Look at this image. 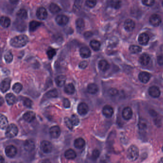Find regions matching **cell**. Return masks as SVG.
Here are the masks:
<instances>
[{"label":"cell","instance_id":"obj_1","mask_svg":"<svg viewBox=\"0 0 163 163\" xmlns=\"http://www.w3.org/2000/svg\"><path fill=\"white\" fill-rule=\"evenodd\" d=\"M28 40V37L25 34H21L12 38L10 41V44L14 47L20 48L26 45Z\"/></svg>","mask_w":163,"mask_h":163},{"label":"cell","instance_id":"obj_2","mask_svg":"<svg viewBox=\"0 0 163 163\" xmlns=\"http://www.w3.org/2000/svg\"><path fill=\"white\" fill-rule=\"evenodd\" d=\"M139 149L136 146L132 145L129 147L127 152V157L128 160L131 161L136 160L138 158Z\"/></svg>","mask_w":163,"mask_h":163},{"label":"cell","instance_id":"obj_3","mask_svg":"<svg viewBox=\"0 0 163 163\" xmlns=\"http://www.w3.org/2000/svg\"><path fill=\"white\" fill-rule=\"evenodd\" d=\"M18 127L14 123L9 125L6 128V135L8 138L15 137L18 134Z\"/></svg>","mask_w":163,"mask_h":163},{"label":"cell","instance_id":"obj_4","mask_svg":"<svg viewBox=\"0 0 163 163\" xmlns=\"http://www.w3.org/2000/svg\"><path fill=\"white\" fill-rule=\"evenodd\" d=\"M40 148L43 152L49 153L51 152L52 150V144L50 142L44 140L40 144Z\"/></svg>","mask_w":163,"mask_h":163},{"label":"cell","instance_id":"obj_5","mask_svg":"<svg viewBox=\"0 0 163 163\" xmlns=\"http://www.w3.org/2000/svg\"><path fill=\"white\" fill-rule=\"evenodd\" d=\"M5 152L6 155L10 158H13L17 155V150L16 147L13 145H8L6 148Z\"/></svg>","mask_w":163,"mask_h":163},{"label":"cell","instance_id":"obj_6","mask_svg":"<svg viewBox=\"0 0 163 163\" xmlns=\"http://www.w3.org/2000/svg\"><path fill=\"white\" fill-rule=\"evenodd\" d=\"M149 22L153 26H158L162 22L160 17L156 14H153L151 15L149 19Z\"/></svg>","mask_w":163,"mask_h":163},{"label":"cell","instance_id":"obj_7","mask_svg":"<svg viewBox=\"0 0 163 163\" xmlns=\"http://www.w3.org/2000/svg\"><path fill=\"white\" fill-rule=\"evenodd\" d=\"M50 135L53 138H58L61 134V130L59 126L57 125L52 126L50 130Z\"/></svg>","mask_w":163,"mask_h":163},{"label":"cell","instance_id":"obj_8","mask_svg":"<svg viewBox=\"0 0 163 163\" xmlns=\"http://www.w3.org/2000/svg\"><path fill=\"white\" fill-rule=\"evenodd\" d=\"M56 23L59 25H67L69 21V18L67 16L64 15V14H61L58 15L56 18Z\"/></svg>","mask_w":163,"mask_h":163},{"label":"cell","instance_id":"obj_9","mask_svg":"<svg viewBox=\"0 0 163 163\" xmlns=\"http://www.w3.org/2000/svg\"><path fill=\"white\" fill-rule=\"evenodd\" d=\"M77 110L79 114L84 115L88 113L89 108L88 105L86 103L81 102L78 104Z\"/></svg>","mask_w":163,"mask_h":163},{"label":"cell","instance_id":"obj_10","mask_svg":"<svg viewBox=\"0 0 163 163\" xmlns=\"http://www.w3.org/2000/svg\"><path fill=\"white\" fill-rule=\"evenodd\" d=\"M23 147L27 152H31L34 149L35 147V143L33 140L29 139L26 140L23 143Z\"/></svg>","mask_w":163,"mask_h":163},{"label":"cell","instance_id":"obj_11","mask_svg":"<svg viewBox=\"0 0 163 163\" xmlns=\"http://www.w3.org/2000/svg\"><path fill=\"white\" fill-rule=\"evenodd\" d=\"M37 18L40 20H45L47 17V12L44 7H39L36 13Z\"/></svg>","mask_w":163,"mask_h":163},{"label":"cell","instance_id":"obj_12","mask_svg":"<svg viewBox=\"0 0 163 163\" xmlns=\"http://www.w3.org/2000/svg\"><path fill=\"white\" fill-rule=\"evenodd\" d=\"M11 80L10 78H6L3 80L1 85V90L3 92H6L8 91L10 88Z\"/></svg>","mask_w":163,"mask_h":163},{"label":"cell","instance_id":"obj_13","mask_svg":"<svg viewBox=\"0 0 163 163\" xmlns=\"http://www.w3.org/2000/svg\"><path fill=\"white\" fill-rule=\"evenodd\" d=\"M148 92L150 95L153 98L159 97L161 94L159 88L155 86L151 87L148 89Z\"/></svg>","mask_w":163,"mask_h":163},{"label":"cell","instance_id":"obj_14","mask_svg":"<svg viewBox=\"0 0 163 163\" xmlns=\"http://www.w3.org/2000/svg\"><path fill=\"white\" fill-rule=\"evenodd\" d=\"M138 78L141 82L144 83H146L149 81L151 78V75L147 72H141L139 74Z\"/></svg>","mask_w":163,"mask_h":163},{"label":"cell","instance_id":"obj_15","mask_svg":"<svg viewBox=\"0 0 163 163\" xmlns=\"http://www.w3.org/2000/svg\"><path fill=\"white\" fill-rule=\"evenodd\" d=\"M124 26L126 31H132L135 28V23L133 20L128 19L125 21Z\"/></svg>","mask_w":163,"mask_h":163},{"label":"cell","instance_id":"obj_16","mask_svg":"<svg viewBox=\"0 0 163 163\" xmlns=\"http://www.w3.org/2000/svg\"><path fill=\"white\" fill-rule=\"evenodd\" d=\"M133 111L130 107H125L122 111V117L126 120H129L131 119L133 116Z\"/></svg>","mask_w":163,"mask_h":163},{"label":"cell","instance_id":"obj_17","mask_svg":"<svg viewBox=\"0 0 163 163\" xmlns=\"http://www.w3.org/2000/svg\"><path fill=\"white\" fill-rule=\"evenodd\" d=\"M113 109L110 105H105L103 107L102 110L103 114L107 118H110L113 114Z\"/></svg>","mask_w":163,"mask_h":163},{"label":"cell","instance_id":"obj_18","mask_svg":"<svg viewBox=\"0 0 163 163\" xmlns=\"http://www.w3.org/2000/svg\"><path fill=\"white\" fill-rule=\"evenodd\" d=\"M149 36L145 33H142L138 37V42L142 45H146L149 41Z\"/></svg>","mask_w":163,"mask_h":163},{"label":"cell","instance_id":"obj_19","mask_svg":"<svg viewBox=\"0 0 163 163\" xmlns=\"http://www.w3.org/2000/svg\"><path fill=\"white\" fill-rule=\"evenodd\" d=\"M35 118H36V113L32 111H27L23 115V119L27 122H32Z\"/></svg>","mask_w":163,"mask_h":163},{"label":"cell","instance_id":"obj_20","mask_svg":"<svg viewBox=\"0 0 163 163\" xmlns=\"http://www.w3.org/2000/svg\"><path fill=\"white\" fill-rule=\"evenodd\" d=\"M80 55L83 58H89L91 56V51L89 48L86 47H82L80 50Z\"/></svg>","mask_w":163,"mask_h":163},{"label":"cell","instance_id":"obj_21","mask_svg":"<svg viewBox=\"0 0 163 163\" xmlns=\"http://www.w3.org/2000/svg\"><path fill=\"white\" fill-rule=\"evenodd\" d=\"M98 67L100 69L102 72H106L110 68V65L106 60H101L98 64Z\"/></svg>","mask_w":163,"mask_h":163},{"label":"cell","instance_id":"obj_22","mask_svg":"<svg viewBox=\"0 0 163 163\" xmlns=\"http://www.w3.org/2000/svg\"><path fill=\"white\" fill-rule=\"evenodd\" d=\"M150 57L149 55L146 54H144L141 55L139 58V62L141 63V64L143 66H146L149 63L150 61Z\"/></svg>","mask_w":163,"mask_h":163},{"label":"cell","instance_id":"obj_23","mask_svg":"<svg viewBox=\"0 0 163 163\" xmlns=\"http://www.w3.org/2000/svg\"><path fill=\"white\" fill-rule=\"evenodd\" d=\"M23 20L20 19L14 23V25H15V28H17V30L18 31L25 30L26 28V25L25 24V22L23 21Z\"/></svg>","mask_w":163,"mask_h":163},{"label":"cell","instance_id":"obj_24","mask_svg":"<svg viewBox=\"0 0 163 163\" xmlns=\"http://www.w3.org/2000/svg\"><path fill=\"white\" fill-rule=\"evenodd\" d=\"M6 100L7 103L12 105L17 102V98L12 93H8L6 96Z\"/></svg>","mask_w":163,"mask_h":163},{"label":"cell","instance_id":"obj_25","mask_svg":"<svg viewBox=\"0 0 163 163\" xmlns=\"http://www.w3.org/2000/svg\"><path fill=\"white\" fill-rule=\"evenodd\" d=\"M55 81L56 85L59 87H62L65 85L66 83V77L64 75H59L56 77Z\"/></svg>","mask_w":163,"mask_h":163},{"label":"cell","instance_id":"obj_26","mask_svg":"<svg viewBox=\"0 0 163 163\" xmlns=\"http://www.w3.org/2000/svg\"><path fill=\"white\" fill-rule=\"evenodd\" d=\"M65 156L67 159H69V160H72V159H74L76 157L77 154L73 150L69 149L67 150L65 152Z\"/></svg>","mask_w":163,"mask_h":163},{"label":"cell","instance_id":"obj_27","mask_svg":"<svg viewBox=\"0 0 163 163\" xmlns=\"http://www.w3.org/2000/svg\"><path fill=\"white\" fill-rule=\"evenodd\" d=\"M1 25L3 28H7L11 25V20L8 17H1Z\"/></svg>","mask_w":163,"mask_h":163},{"label":"cell","instance_id":"obj_28","mask_svg":"<svg viewBox=\"0 0 163 163\" xmlns=\"http://www.w3.org/2000/svg\"><path fill=\"white\" fill-rule=\"evenodd\" d=\"M41 25V23L36 21H32L29 23V31L34 32Z\"/></svg>","mask_w":163,"mask_h":163},{"label":"cell","instance_id":"obj_29","mask_svg":"<svg viewBox=\"0 0 163 163\" xmlns=\"http://www.w3.org/2000/svg\"><path fill=\"white\" fill-rule=\"evenodd\" d=\"M8 121L7 118L4 115L1 114L0 117V127L2 130L5 129L7 127Z\"/></svg>","mask_w":163,"mask_h":163},{"label":"cell","instance_id":"obj_30","mask_svg":"<svg viewBox=\"0 0 163 163\" xmlns=\"http://www.w3.org/2000/svg\"><path fill=\"white\" fill-rule=\"evenodd\" d=\"M87 90L89 93L91 94H96L99 90L97 85L94 83L89 84L87 87Z\"/></svg>","mask_w":163,"mask_h":163},{"label":"cell","instance_id":"obj_31","mask_svg":"<svg viewBox=\"0 0 163 163\" xmlns=\"http://www.w3.org/2000/svg\"><path fill=\"white\" fill-rule=\"evenodd\" d=\"M74 146L78 149H81L85 144V140L82 138H78L75 140L74 143Z\"/></svg>","mask_w":163,"mask_h":163},{"label":"cell","instance_id":"obj_32","mask_svg":"<svg viewBox=\"0 0 163 163\" xmlns=\"http://www.w3.org/2000/svg\"><path fill=\"white\" fill-rule=\"evenodd\" d=\"M49 10L52 14H58L61 11V8L59 6L55 3H51L49 6Z\"/></svg>","mask_w":163,"mask_h":163},{"label":"cell","instance_id":"obj_33","mask_svg":"<svg viewBox=\"0 0 163 163\" xmlns=\"http://www.w3.org/2000/svg\"><path fill=\"white\" fill-rule=\"evenodd\" d=\"M17 15L20 19L25 20L28 17V12L24 9H21L17 12Z\"/></svg>","mask_w":163,"mask_h":163},{"label":"cell","instance_id":"obj_34","mask_svg":"<svg viewBox=\"0 0 163 163\" xmlns=\"http://www.w3.org/2000/svg\"><path fill=\"white\" fill-rule=\"evenodd\" d=\"M90 45L92 49L94 51H98L100 48V43L96 40H92L90 42Z\"/></svg>","mask_w":163,"mask_h":163},{"label":"cell","instance_id":"obj_35","mask_svg":"<svg viewBox=\"0 0 163 163\" xmlns=\"http://www.w3.org/2000/svg\"><path fill=\"white\" fill-rule=\"evenodd\" d=\"M65 92L68 94H73L74 93L75 89L72 83H69L65 87Z\"/></svg>","mask_w":163,"mask_h":163},{"label":"cell","instance_id":"obj_36","mask_svg":"<svg viewBox=\"0 0 163 163\" xmlns=\"http://www.w3.org/2000/svg\"><path fill=\"white\" fill-rule=\"evenodd\" d=\"M76 27L78 31H82L85 28V21L82 18H78L76 22Z\"/></svg>","mask_w":163,"mask_h":163},{"label":"cell","instance_id":"obj_37","mask_svg":"<svg viewBox=\"0 0 163 163\" xmlns=\"http://www.w3.org/2000/svg\"><path fill=\"white\" fill-rule=\"evenodd\" d=\"M110 5L113 8L119 9L122 6L121 0H111Z\"/></svg>","mask_w":163,"mask_h":163},{"label":"cell","instance_id":"obj_38","mask_svg":"<svg viewBox=\"0 0 163 163\" xmlns=\"http://www.w3.org/2000/svg\"><path fill=\"white\" fill-rule=\"evenodd\" d=\"M83 0H76L74 3L73 9L75 12H78L81 9Z\"/></svg>","mask_w":163,"mask_h":163},{"label":"cell","instance_id":"obj_39","mask_svg":"<svg viewBox=\"0 0 163 163\" xmlns=\"http://www.w3.org/2000/svg\"><path fill=\"white\" fill-rule=\"evenodd\" d=\"M129 50L132 53L137 54L141 52L142 48L138 45H131L129 47Z\"/></svg>","mask_w":163,"mask_h":163},{"label":"cell","instance_id":"obj_40","mask_svg":"<svg viewBox=\"0 0 163 163\" xmlns=\"http://www.w3.org/2000/svg\"><path fill=\"white\" fill-rule=\"evenodd\" d=\"M58 93L56 89H51L46 93V96L49 98H56L58 96Z\"/></svg>","mask_w":163,"mask_h":163},{"label":"cell","instance_id":"obj_41","mask_svg":"<svg viewBox=\"0 0 163 163\" xmlns=\"http://www.w3.org/2000/svg\"><path fill=\"white\" fill-rule=\"evenodd\" d=\"M23 89V85L20 83H16L12 86V90L14 92L19 93Z\"/></svg>","mask_w":163,"mask_h":163},{"label":"cell","instance_id":"obj_42","mask_svg":"<svg viewBox=\"0 0 163 163\" xmlns=\"http://www.w3.org/2000/svg\"><path fill=\"white\" fill-rule=\"evenodd\" d=\"M4 59L7 63H10L13 60V55L11 52H8L4 55Z\"/></svg>","mask_w":163,"mask_h":163},{"label":"cell","instance_id":"obj_43","mask_svg":"<svg viewBox=\"0 0 163 163\" xmlns=\"http://www.w3.org/2000/svg\"><path fill=\"white\" fill-rule=\"evenodd\" d=\"M70 120L72 121L73 125L74 126H77L80 123V119L78 116L75 114L72 115L70 118Z\"/></svg>","mask_w":163,"mask_h":163},{"label":"cell","instance_id":"obj_44","mask_svg":"<svg viewBox=\"0 0 163 163\" xmlns=\"http://www.w3.org/2000/svg\"><path fill=\"white\" fill-rule=\"evenodd\" d=\"M47 54L48 58L50 59H52L53 58L54 56H55L56 54V51L53 48H50L47 51Z\"/></svg>","mask_w":163,"mask_h":163},{"label":"cell","instance_id":"obj_45","mask_svg":"<svg viewBox=\"0 0 163 163\" xmlns=\"http://www.w3.org/2000/svg\"><path fill=\"white\" fill-rule=\"evenodd\" d=\"M86 4L88 7L93 8L97 4V0H86Z\"/></svg>","mask_w":163,"mask_h":163},{"label":"cell","instance_id":"obj_46","mask_svg":"<svg viewBox=\"0 0 163 163\" xmlns=\"http://www.w3.org/2000/svg\"><path fill=\"white\" fill-rule=\"evenodd\" d=\"M33 102L30 99L28 98H25L24 100H23V104L25 106L28 107V108H31L32 106Z\"/></svg>","mask_w":163,"mask_h":163},{"label":"cell","instance_id":"obj_47","mask_svg":"<svg viewBox=\"0 0 163 163\" xmlns=\"http://www.w3.org/2000/svg\"><path fill=\"white\" fill-rule=\"evenodd\" d=\"M65 123L66 124V126H67V127L69 129L72 130L73 129V125L72 121L70 120V119L66 117L65 118Z\"/></svg>","mask_w":163,"mask_h":163},{"label":"cell","instance_id":"obj_48","mask_svg":"<svg viewBox=\"0 0 163 163\" xmlns=\"http://www.w3.org/2000/svg\"><path fill=\"white\" fill-rule=\"evenodd\" d=\"M155 0H142L143 4L147 6H151L155 3Z\"/></svg>","mask_w":163,"mask_h":163},{"label":"cell","instance_id":"obj_49","mask_svg":"<svg viewBox=\"0 0 163 163\" xmlns=\"http://www.w3.org/2000/svg\"><path fill=\"white\" fill-rule=\"evenodd\" d=\"M100 155V151L97 149H95L93 151L92 155V159L94 160H96L99 157V156Z\"/></svg>","mask_w":163,"mask_h":163},{"label":"cell","instance_id":"obj_50","mask_svg":"<svg viewBox=\"0 0 163 163\" xmlns=\"http://www.w3.org/2000/svg\"><path fill=\"white\" fill-rule=\"evenodd\" d=\"M63 105L64 106L65 108H69L70 107V102L69 99H67V98L64 99Z\"/></svg>","mask_w":163,"mask_h":163},{"label":"cell","instance_id":"obj_51","mask_svg":"<svg viewBox=\"0 0 163 163\" xmlns=\"http://www.w3.org/2000/svg\"><path fill=\"white\" fill-rule=\"evenodd\" d=\"M88 63L86 61H83L80 63L79 64V67L80 69H84L88 66Z\"/></svg>","mask_w":163,"mask_h":163},{"label":"cell","instance_id":"obj_52","mask_svg":"<svg viewBox=\"0 0 163 163\" xmlns=\"http://www.w3.org/2000/svg\"><path fill=\"white\" fill-rule=\"evenodd\" d=\"M157 61L159 65H163V55H159L157 58Z\"/></svg>","mask_w":163,"mask_h":163},{"label":"cell","instance_id":"obj_53","mask_svg":"<svg viewBox=\"0 0 163 163\" xmlns=\"http://www.w3.org/2000/svg\"><path fill=\"white\" fill-rule=\"evenodd\" d=\"M109 92H110V94L112 96H115L118 94V91L115 89H110Z\"/></svg>","mask_w":163,"mask_h":163},{"label":"cell","instance_id":"obj_54","mask_svg":"<svg viewBox=\"0 0 163 163\" xmlns=\"http://www.w3.org/2000/svg\"><path fill=\"white\" fill-rule=\"evenodd\" d=\"M92 33L91 32H87L85 33L84 36L87 38H89V37H91V36H92Z\"/></svg>","mask_w":163,"mask_h":163},{"label":"cell","instance_id":"obj_55","mask_svg":"<svg viewBox=\"0 0 163 163\" xmlns=\"http://www.w3.org/2000/svg\"><path fill=\"white\" fill-rule=\"evenodd\" d=\"M9 1H10V3L13 4H16L19 1V0H9Z\"/></svg>","mask_w":163,"mask_h":163},{"label":"cell","instance_id":"obj_56","mask_svg":"<svg viewBox=\"0 0 163 163\" xmlns=\"http://www.w3.org/2000/svg\"><path fill=\"white\" fill-rule=\"evenodd\" d=\"M159 163H163V157L161 158L160 160L159 161Z\"/></svg>","mask_w":163,"mask_h":163},{"label":"cell","instance_id":"obj_57","mask_svg":"<svg viewBox=\"0 0 163 163\" xmlns=\"http://www.w3.org/2000/svg\"><path fill=\"white\" fill-rule=\"evenodd\" d=\"M3 157H2V156H1V162H3Z\"/></svg>","mask_w":163,"mask_h":163},{"label":"cell","instance_id":"obj_58","mask_svg":"<svg viewBox=\"0 0 163 163\" xmlns=\"http://www.w3.org/2000/svg\"><path fill=\"white\" fill-rule=\"evenodd\" d=\"M162 151H163V147H162Z\"/></svg>","mask_w":163,"mask_h":163},{"label":"cell","instance_id":"obj_59","mask_svg":"<svg viewBox=\"0 0 163 163\" xmlns=\"http://www.w3.org/2000/svg\"><path fill=\"white\" fill-rule=\"evenodd\" d=\"M162 5H163V2H162Z\"/></svg>","mask_w":163,"mask_h":163}]
</instances>
